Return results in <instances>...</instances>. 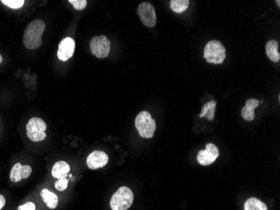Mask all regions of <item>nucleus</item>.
<instances>
[{
	"label": "nucleus",
	"instance_id": "obj_1",
	"mask_svg": "<svg viewBox=\"0 0 280 210\" xmlns=\"http://www.w3.org/2000/svg\"><path fill=\"white\" fill-rule=\"evenodd\" d=\"M46 23L37 19L29 22L24 29L23 36V46L29 50H36L42 44V35L46 29Z\"/></svg>",
	"mask_w": 280,
	"mask_h": 210
},
{
	"label": "nucleus",
	"instance_id": "obj_2",
	"mask_svg": "<svg viewBox=\"0 0 280 210\" xmlns=\"http://www.w3.org/2000/svg\"><path fill=\"white\" fill-rule=\"evenodd\" d=\"M135 127L141 137L150 139L156 131V123L148 111H142L135 119Z\"/></svg>",
	"mask_w": 280,
	"mask_h": 210
},
{
	"label": "nucleus",
	"instance_id": "obj_3",
	"mask_svg": "<svg viewBox=\"0 0 280 210\" xmlns=\"http://www.w3.org/2000/svg\"><path fill=\"white\" fill-rule=\"evenodd\" d=\"M134 193L129 187H121L112 196L110 207L112 210H128L134 203Z\"/></svg>",
	"mask_w": 280,
	"mask_h": 210
},
{
	"label": "nucleus",
	"instance_id": "obj_4",
	"mask_svg": "<svg viewBox=\"0 0 280 210\" xmlns=\"http://www.w3.org/2000/svg\"><path fill=\"white\" fill-rule=\"evenodd\" d=\"M204 57L209 63L221 64L226 58V49L218 41H210L206 45Z\"/></svg>",
	"mask_w": 280,
	"mask_h": 210
},
{
	"label": "nucleus",
	"instance_id": "obj_5",
	"mask_svg": "<svg viewBox=\"0 0 280 210\" xmlns=\"http://www.w3.org/2000/svg\"><path fill=\"white\" fill-rule=\"evenodd\" d=\"M47 124L44 120L38 117H34L29 120L26 125L27 137L34 142L42 141L47 138Z\"/></svg>",
	"mask_w": 280,
	"mask_h": 210
},
{
	"label": "nucleus",
	"instance_id": "obj_6",
	"mask_svg": "<svg viewBox=\"0 0 280 210\" xmlns=\"http://www.w3.org/2000/svg\"><path fill=\"white\" fill-rule=\"evenodd\" d=\"M90 48L92 53L97 58H106L110 53L111 43L105 35L95 36L91 40Z\"/></svg>",
	"mask_w": 280,
	"mask_h": 210
},
{
	"label": "nucleus",
	"instance_id": "obj_7",
	"mask_svg": "<svg viewBox=\"0 0 280 210\" xmlns=\"http://www.w3.org/2000/svg\"><path fill=\"white\" fill-rule=\"evenodd\" d=\"M137 12L140 21L145 26L149 28L155 26L157 22V17L155 7L152 5L151 3L147 2L140 3L138 7Z\"/></svg>",
	"mask_w": 280,
	"mask_h": 210
},
{
	"label": "nucleus",
	"instance_id": "obj_8",
	"mask_svg": "<svg viewBox=\"0 0 280 210\" xmlns=\"http://www.w3.org/2000/svg\"><path fill=\"white\" fill-rule=\"evenodd\" d=\"M219 157V150L214 144L208 143L206 146V149L202 150L198 152L197 161L202 166H209Z\"/></svg>",
	"mask_w": 280,
	"mask_h": 210
},
{
	"label": "nucleus",
	"instance_id": "obj_9",
	"mask_svg": "<svg viewBox=\"0 0 280 210\" xmlns=\"http://www.w3.org/2000/svg\"><path fill=\"white\" fill-rule=\"evenodd\" d=\"M76 48L75 41L70 37H66L60 42L57 51V56L60 61H67L72 57Z\"/></svg>",
	"mask_w": 280,
	"mask_h": 210
},
{
	"label": "nucleus",
	"instance_id": "obj_10",
	"mask_svg": "<svg viewBox=\"0 0 280 210\" xmlns=\"http://www.w3.org/2000/svg\"><path fill=\"white\" fill-rule=\"evenodd\" d=\"M108 156L102 151H94L87 159V165L92 170L98 169L105 166L108 164Z\"/></svg>",
	"mask_w": 280,
	"mask_h": 210
},
{
	"label": "nucleus",
	"instance_id": "obj_11",
	"mask_svg": "<svg viewBox=\"0 0 280 210\" xmlns=\"http://www.w3.org/2000/svg\"><path fill=\"white\" fill-rule=\"evenodd\" d=\"M32 172V168L29 165H21L16 163L10 171V179L14 183L21 182L22 179H27Z\"/></svg>",
	"mask_w": 280,
	"mask_h": 210
},
{
	"label": "nucleus",
	"instance_id": "obj_12",
	"mask_svg": "<svg viewBox=\"0 0 280 210\" xmlns=\"http://www.w3.org/2000/svg\"><path fill=\"white\" fill-rule=\"evenodd\" d=\"M260 101L256 99H250L246 102V105L242 108V116L247 121H252L255 118L254 109L258 107Z\"/></svg>",
	"mask_w": 280,
	"mask_h": 210
},
{
	"label": "nucleus",
	"instance_id": "obj_13",
	"mask_svg": "<svg viewBox=\"0 0 280 210\" xmlns=\"http://www.w3.org/2000/svg\"><path fill=\"white\" fill-rule=\"evenodd\" d=\"M70 170V167L68 162H66L64 160H60L54 164L51 170V175L53 176V178L57 179L68 178Z\"/></svg>",
	"mask_w": 280,
	"mask_h": 210
},
{
	"label": "nucleus",
	"instance_id": "obj_14",
	"mask_svg": "<svg viewBox=\"0 0 280 210\" xmlns=\"http://www.w3.org/2000/svg\"><path fill=\"white\" fill-rule=\"evenodd\" d=\"M266 54L271 61L278 62L280 60V53L279 52V43L275 40L268 41L266 44Z\"/></svg>",
	"mask_w": 280,
	"mask_h": 210
},
{
	"label": "nucleus",
	"instance_id": "obj_15",
	"mask_svg": "<svg viewBox=\"0 0 280 210\" xmlns=\"http://www.w3.org/2000/svg\"><path fill=\"white\" fill-rule=\"evenodd\" d=\"M41 195L45 204L49 209L54 210L58 206V197L56 193L50 192V190L43 189L41 191Z\"/></svg>",
	"mask_w": 280,
	"mask_h": 210
},
{
	"label": "nucleus",
	"instance_id": "obj_16",
	"mask_svg": "<svg viewBox=\"0 0 280 210\" xmlns=\"http://www.w3.org/2000/svg\"><path fill=\"white\" fill-rule=\"evenodd\" d=\"M244 210H268V207L259 199L250 198L244 204Z\"/></svg>",
	"mask_w": 280,
	"mask_h": 210
},
{
	"label": "nucleus",
	"instance_id": "obj_17",
	"mask_svg": "<svg viewBox=\"0 0 280 210\" xmlns=\"http://www.w3.org/2000/svg\"><path fill=\"white\" fill-rule=\"evenodd\" d=\"M216 103L215 101H210L207 103L202 108V114H200V118L207 117L208 120H213L215 109H216Z\"/></svg>",
	"mask_w": 280,
	"mask_h": 210
},
{
	"label": "nucleus",
	"instance_id": "obj_18",
	"mask_svg": "<svg viewBox=\"0 0 280 210\" xmlns=\"http://www.w3.org/2000/svg\"><path fill=\"white\" fill-rule=\"evenodd\" d=\"M190 2L188 0H172L170 1V8L177 14L186 11L189 7Z\"/></svg>",
	"mask_w": 280,
	"mask_h": 210
},
{
	"label": "nucleus",
	"instance_id": "obj_19",
	"mask_svg": "<svg viewBox=\"0 0 280 210\" xmlns=\"http://www.w3.org/2000/svg\"><path fill=\"white\" fill-rule=\"evenodd\" d=\"M1 3L10 9H21L24 4L23 0H1Z\"/></svg>",
	"mask_w": 280,
	"mask_h": 210
},
{
	"label": "nucleus",
	"instance_id": "obj_20",
	"mask_svg": "<svg viewBox=\"0 0 280 210\" xmlns=\"http://www.w3.org/2000/svg\"><path fill=\"white\" fill-rule=\"evenodd\" d=\"M68 187V179L67 178H60L56 182L55 184V187L56 189L60 191V192H62V191H65L67 189Z\"/></svg>",
	"mask_w": 280,
	"mask_h": 210
},
{
	"label": "nucleus",
	"instance_id": "obj_21",
	"mask_svg": "<svg viewBox=\"0 0 280 210\" xmlns=\"http://www.w3.org/2000/svg\"><path fill=\"white\" fill-rule=\"evenodd\" d=\"M69 3H71L76 10H82L87 7L88 1H86V0H69Z\"/></svg>",
	"mask_w": 280,
	"mask_h": 210
},
{
	"label": "nucleus",
	"instance_id": "obj_22",
	"mask_svg": "<svg viewBox=\"0 0 280 210\" xmlns=\"http://www.w3.org/2000/svg\"><path fill=\"white\" fill-rule=\"evenodd\" d=\"M18 210H35V205L32 202H28L24 205H21Z\"/></svg>",
	"mask_w": 280,
	"mask_h": 210
},
{
	"label": "nucleus",
	"instance_id": "obj_23",
	"mask_svg": "<svg viewBox=\"0 0 280 210\" xmlns=\"http://www.w3.org/2000/svg\"><path fill=\"white\" fill-rule=\"evenodd\" d=\"M6 200L4 196L0 194V210H2L5 205Z\"/></svg>",
	"mask_w": 280,
	"mask_h": 210
},
{
	"label": "nucleus",
	"instance_id": "obj_24",
	"mask_svg": "<svg viewBox=\"0 0 280 210\" xmlns=\"http://www.w3.org/2000/svg\"><path fill=\"white\" fill-rule=\"evenodd\" d=\"M2 61H3V56H2V55H1V54H0V64L2 63Z\"/></svg>",
	"mask_w": 280,
	"mask_h": 210
},
{
	"label": "nucleus",
	"instance_id": "obj_25",
	"mask_svg": "<svg viewBox=\"0 0 280 210\" xmlns=\"http://www.w3.org/2000/svg\"><path fill=\"white\" fill-rule=\"evenodd\" d=\"M276 3H278V5L280 6V1H279V0H278V1H276Z\"/></svg>",
	"mask_w": 280,
	"mask_h": 210
}]
</instances>
